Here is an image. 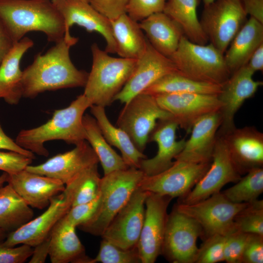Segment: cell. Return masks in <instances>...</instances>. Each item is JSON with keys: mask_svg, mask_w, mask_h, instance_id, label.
Masks as SVG:
<instances>
[{"mask_svg": "<svg viewBox=\"0 0 263 263\" xmlns=\"http://www.w3.org/2000/svg\"><path fill=\"white\" fill-rule=\"evenodd\" d=\"M247 14L263 23V0H241Z\"/></svg>", "mask_w": 263, "mask_h": 263, "instance_id": "c3c4849f", "label": "cell"}, {"mask_svg": "<svg viewBox=\"0 0 263 263\" xmlns=\"http://www.w3.org/2000/svg\"><path fill=\"white\" fill-rule=\"evenodd\" d=\"M7 183L30 207L39 209L48 207L51 200L65 188V185L57 179L25 169L8 174Z\"/></svg>", "mask_w": 263, "mask_h": 263, "instance_id": "cb8c5ba5", "label": "cell"}, {"mask_svg": "<svg viewBox=\"0 0 263 263\" xmlns=\"http://www.w3.org/2000/svg\"><path fill=\"white\" fill-rule=\"evenodd\" d=\"M7 235V233L0 228V242L3 241Z\"/></svg>", "mask_w": 263, "mask_h": 263, "instance_id": "db71d44e", "label": "cell"}, {"mask_svg": "<svg viewBox=\"0 0 263 263\" xmlns=\"http://www.w3.org/2000/svg\"><path fill=\"white\" fill-rule=\"evenodd\" d=\"M91 49L92 66L83 94L92 105L105 108L114 101L130 78L137 59L111 56L96 43Z\"/></svg>", "mask_w": 263, "mask_h": 263, "instance_id": "277c9868", "label": "cell"}, {"mask_svg": "<svg viewBox=\"0 0 263 263\" xmlns=\"http://www.w3.org/2000/svg\"><path fill=\"white\" fill-rule=\"evenodd\" d=\"M34 41L24 37L15 43L0 64V98L9 105H17L22 96V71L20 62Z\"/></svg>", "mask_w": 263, "mask_h": 263, "instance_id": "484cf974", "label": "cell"}, {"mask_svg": "<svg viewBox=\"0 0 263 263\" xmlns=\"http://www.w3.org/2000/svg\"><path fill=\"white\" fill-rule=\"evenodd\" d=\"M110 21L116 53L121 57L137 59L144 52L147 42L139 23L126 13Z\"/></svg>", "mask_w": 263, "mask_h": 263, "instance_id": "f546056e", "label": "cell"}, {"mask_svg": "<svg viewBox=\"0 0 263 263\" xmlns=\"http://www.w3.org/2000/svg\"><path fill=\"white\" fill-rule=\"evenodd\" d=\"M225 236L214 234L206 238L198 250L194 263H216L224 261Z\"/></svg>", "mask_w": 263, "mask_h": 263, "instance_id": "f35d334b", "label": "cell"}, {"mask_svg": "<svg viewBox=\"0 0 263 263\" xmlns=\"http://www.w3.org/2000/svg\"><path fill=\"white\" fill-rule=\"evenodd\" d=\"M90 108L108 143L120 151L121 157L129 168L139 169L141 161L147 158V156L137 149L124 130L111 123L105 107L93 105Z\"/></svg>", "mask_w": 263, "mask_h": 263, "instance_id": "f1b7e54d", "label": "cell"}, {"mask_svg": "<svg viewBox=\"0 0 263 263\" xmlns=\"http://www.w3.org/2000/svg\"><path fill=\"white\" fill-rule=\"evenodd\" d=\"M151 45L169 57L177 49L184 36L179 25L163 12L154 14L139 23Z\"/></svg>", "mask_w": 263, "mask_h": 263, "instance_id": "4316f807", "label": "cell"}, {"mask_svg": "<svg viewBox=\"0 0 263 263\" xmlns=\"http://www.w3.org/2000/svg\"><path fill=\"white\" fill-rule=\"evenodd\" d=\"M171 118V115L159 106L153 95L140 93L125 104L116 125L143 152L158 121Z\"/></svg>", "mask_w": 263, "mask_h": 263, "instance_id": "ba28073f", "label": "cell"}, {"mask_svg": "<svg viewBox=\"0 0 263 263\" xmlns=\"http://www.w3.org/2000/svg\"><path fill=\"white\" fill-rule=\"evenodd\" d=\"M144 176L139 169L129 168L101 178L100 200L92 218L78 226L95 236H102L118 212L127 204Z\"/></svg>", "mask_w": 263, "mask_h": 263, "instance_id": "5b68a950", "label": "cell"}, {"mask_svg": "<svg viewBox=\"0 0 263 263\" xmlns=\"http://www.w3.org/2000/svg\"><path fill=\"white\" fill-rule=\"evenodd\" d=\"M254 74L245 65L233 73L222 86L218 95L221 103L222 119L218 135H224L236 128L234 117L236 113L245 101L254 96L263 85V81L253 78Z\"/></svg>", "mask_w": 263, "mask_h": 263, "instance_id": "2e32d148", "label": "cell"}, {"mask_svg": "<svg viewBox=\"0 0 263 263\" xmlns=\"http://www.w3.org/2000/svg\"><path fill=\"white\" fill-rule=\"evenodd\" d=\"M100 200V192L93 200L72 207L64 215L66 220L76 227L88 221L95 213Z\"/></svg>", "mask_w": 263, "mask_h": 263, "instance_id": "b9f144b4", "label": "cell"}, {"mask_svg": "<svg viewBox=\"0 0 263 263\" xmlns=\"http://www.w3.org/2000/svg\"><path fill=\"white\" fill-rule=\"evenodd\" d=\"M72 197L65 189L54 197L47 209L41 215L7 235L2 241L8 246L25 244L34 247L48 237L56 223L68 211Z\"/></svg>", "mask_w": 263, "mask_h": 263, "instance_id": "e0dca14e", "label": "cell"}, {"mask_svg": "<svg viewBox=\"0 0 263 263\" xmlns=\"http://www.w3.org/2000/svg\"><path fill=\"white\" fill-rule=\"evenodd\" d=\"M129 0H88L89 3L97 11L110 20L126 13Z\"/></svg>", "mask_w": 263, "mask_h": 263, "instance_id": "bcb514c9", "label": "cell"}, {"mask_svg": "<svg viewBox=\"0 0 263 263\" xmlns=\"http://www.w3.org/2000/svg\"><path fill=\"white\" fill-rule=\"evenodd\" d=\"M50 234L42 242L34 246L30 263H45L49 256Z\"/></svg>", "mask_w": 263, "mask_h": 263, "instance_id": "681fc988", "label": "cell"}, {"mask_svg": "<svg viewBox=\"0 0 263 263\" xmlns=\"http://www.w3.org/2000/svg\"><path fill=\"white\" fill-rule=\"evenodd\" d=\"M221 89V85L194 80L176 72L162 77L141 93L152 95L185 93L218 95Z\"/></svg>", "mask_w": 263, "mask_h": 263, "instance_id": "836d02e7", "label": "cell"}, {"mask_svg": "<svg viewBox=\"0 0 263 263\" xmlns=\"http://www.w3.org/2000/svg\"><path fill=\"white\" fill-rule=\"evenodd\" d=\"M159 106L169 113L178 127L187 132L203 116L219 111L218 95L193 93H171L153 95Z\"/></svg>", "mask_w": 263, "mask_h": 263, "instance_id": "9a60e30c", "label": "cell"}, {"mask_svg": "<svg viewBox=\"0 0 263 263\" xmlns=\"http://www.w3.org/2000/svg\"><path fill=\"white\" fill-rule=\"evenodd\" d=\"M222 136L217 135L210 167L192 189L178 203L190 204L205 200L220 192L229 183H236L241 178Z\"/></svg>", "mask_w": 263, "mask_h": 263, "instance_id": "7c38bea8", "label": "cell"}, {"mask_svg": "<svg viewBox=\"0 0 263 263\" xmlns=\"http://www.w3.org/2000/svg\"><path fill=\"white\" fill-rule=\"evenodd\" d=\"M0 19L14 43L31 31L43 33L55 43L65 34L63 19L51 0H0Z\"/></svg>", "mask_w": 263, "mask_h": 263, "instance_id": "7a4b0ae2", "label": "cell"}, {"mask_svg": "<svg viewBox=\"0 0 263 263\" xmlns=\"http://www.w3.org/2000/svg\"><path fill=\"white\" fill-rule=\"evenodd\" d=\"M8 177V174L5 172H3L0 175V188L2 187L5 183H7Z\"/></svg>", "mask_w": 263, "mask_h": 263, "instance_id": "f5cc1de1", "label": "cell"}, {"mask_svg": "<svg viewBox=\"0 0 263 263\" xmlns=\"http://www.w3.org/2000/svg\"><path fill=\"white\" fill-rule=\"evenodd\" d=\"M168 0H129L126 13L133 20L139 22L149 16L162 12Z\"/></svg>", "mask_w": 263, "mask_h": 263, "instance_id": "ab89813d", "label": "cell"}, {"mask_svg": "<svg viewBox=\"0 0 263 263\" xmlns=\"http://www.w3.org/2000/svg\"><path fill=\"white\" fill-rule=\"evenodd\" d=\"M100 180L96 164L80 172L65 185L72 197V207L94 199L100 192Z\"/></svg>", "mask_w": 263, "mask_h": 263, "instance_id": "e575fe53", "label": "cell"}, {"mask_svg": "<svg viewBox=\"0 0 263 263\" xmlns=\"http://www.w3.org/2000/svg\"><path fill=\"white\" fill-rule=\"evenodd\" d=\"M263 43V23L249 18L233 38L224 55L231 74L247 64L256 49Z\"/></svg>", "mask_w": 263, "mask_h": 263, "instance_id": "83f0119b", "label": "cell"}, {"mask_svg": "<svg viewBox=\"0 0 263 263\" xmlns=\"http://www.w3.org/2000/svg\"><path fill=\"white\" fill-rule=\"evenodd\" d=\"M83 124L86 134V141L96 154L103 169L104 175L129 168L122 157L107 141L94 117L88 114L84 115Z\"/></svg>", "mask_w": 263, "mask_h": 263, "instance_id": "d6a6232c", "label": "cell"}, {"mask_svg": "<svg viewBox=\"0 0 263 263\" xmlns=\"http://www.w3.org/2000/svg\"><path fill=\"white\" fill-rule=\"evenodd\" d=\"M210 163H192L175 160L166 170L152 176H145L139 184L142 189L173 198L183 197L204 175Z\"/></svg>", "mask_w": 263, "mask_h": 263, "instance_id": "8fae6325", "label": "cell"}, {"mask_svg": "<svg viewBox=\"0 0 263 263\" xmlns=\"http://www.w3.org/2000/svg\"><path fill=\"white\" fill-rule=\"evenodd\" d=\"M199 3L200 0H168L163 12L179 25L188 40L206 44L208 40L197 14Z\"/></svg>", "mask_w": 263, "mask_h": 263, "instance_id": "4dcf8cb0", "label": "cell"}, {"mask_svg": "<svg viewBox=\"0 0 263 263\" xmlns=\"http://www.w3.org/2000/svg\"><path fill=\"white\" fill-rule=\"evenodd\" d=\"M62 16L65 34L74 24L84 28L88 32H96L106 42L105 51L116 53L115 41L110 20L94 9L88 2L82 0H51Z\"/></svg>", "mask_w": 263, "mask_h": 263, "instance_id": "d6986e66", "label": "cell"}, {"mask_svg": "<svg viewBox=\"0 0 263 263\" xmlns=\"http://www.w3.org/2000/svg\"><path fill=\"white\" fill-rule=\"evenodd\" d=\"M0 150L15 151L29 157L33 159L35 158L34 153L20 147L15 141L5 133L1 126L0 123Z\"/></svg>", "mask_w": 263, "mask_h": 263, "instance_id": "7dc6e473", "label": "cell"}, {"mask_svg": "<svg viewBox=\"0 0 263 263\" xmlns=\"http://www.w3.org/2000/svg\"><path fill=\"white\" fill-rule=\"evenodd\" d=\"M139 186L130 199L111 222L101 236L124 249L137 246L145 212V201L148 194Z\"/></svg>", "mask_w": 263, "mask_h": 263, "instance_id": "5bb4252c", "label": "cell"}, {"mask_svg": "<svg viewBox=\"0 0 263 263\" xmlns=\"http://www.w3.org/2000/svg\"><path fill=\"white\" fill-rule=\"evenodd\" d=\"M247 204L232 202L219 192L197 203H178L175 207L196 220L207 238L214 234L226 236L237 230L234 218Z\"/></svg>", "mask_w": 263, "mask_h": 263, "instance_id": "9c48e42d", "label": "cell"}, {"mask_svg": "<svg viewBox=\"0 0 263 263\" xmlns=\"http://www.w3.org/2000/svg\"><path fill=\"white\" fill-rule=\"evenodd\" d=\"M20 245L8 246L0 242V263H23L31 257L33 247L25 244Z\"/></svg>", "mask_w": 263, "mask_h": 263, "instance_id": "ee69618b", "label": "cell"}, {"mask_svg": "<svg viewBox=\"0 0 263 263\" xmlns=\"http://www.w3.org/2000/svg\"><path fill=\"white\" fill-rule=\"evenodd\" d=\"M15 43L0 19V64Z\"/></svg>", "mask_w": 263, "mask_h": 263, "instance_id": "f907efd6", "label": "cell"}, {"mask_svg": "<svg viewBox=\"0 0 263 263\" xmlns=\"http://www.w3.org/2000/svg\"><path fill=\"white\" fill-rule=\"evenodd\" d=\"M92 105L83 94H80L67 107L55 110L46 123L36 128L20 131L15 142L34 153L47 157L49 152L44 145L47 141L61 140L76 145L86 140L83 117L85 111Z\"/></svg>", "mask_w": 263, "mask_h": 263, "instance_id": "3957f363", "label": "cell"}, {"mask_svg": "<svg viewBox=\"0 0 263 263\" xmlns=\"http://www.w3.org/2000/svg\"><path fill=\"white\" fill-rule=\"evenodd\" d=\"M248 233L236 230L225 236L224 261L228 263H241Z\"/></svg>", "mask_w": 263, "mask_h": 263, "instance_id": "60d3db41", "label": "cell"}, {"mask_svg": "<svg viewBox=\"0 0 263 263\" xmlns=\"http://www.w3.org/2000/svg\"><path fill=\"white\" fill-rule=\"evenodd\" d=\"M34 213L30 207L7 184L0 188V228L13 232L31 220Z\"/></svg>", "mask_w": 263, "mask_h": 263, "instance_id": "1f68e13d", "label": "cell"}, {"mask_svg": "<svg viewBox=\"0 0 263 263\" xmlns=\"http://www.w3.org/2000/svg\"><path fill=\"white\" fill-rule=\"evenodd\" d=\"M141 263L137 246L124 249L102 239L96 256L91 263Z\"/></svg>", "mask_w": 263, "mask_h": 263, "instance_id": "74e56055", "label": "cell"}, {"mask_svg": "<svg viewBox=\"0 0 263 263\" xmlns=\"http://www.w3.org/2000/svg\"><path fill=\"white\" fill-rule=\"evenodd\" d=\"M75 228L64 216L54 226L50 233L49 251L52 263H91L92 258L86 255Z\"/></svg>", "mask_w": 263, "mask_h": 263, "instance_id": "d4e9b609", "label": "cell"}, {"mask_svg": "<svg viewBox=\"0 0 263 263\" xmlns=\"http://www.w3.org/2000/svg\"><path fill=\"white\" fill-rule=\"evenodd\" d=\"M82 0L86 1L88 2V0Z\"/></svg>", "mask_w": 263, "mask_h": 263, "instance_id": "9f6ffc18", "label": "cell"}, {"mask_svg": "<svg viewBox=\"0 0 263 263\" xmlns=\"http://www.w3.org/2000/svg\"><path fill=\"white\" fill-rule=\"evenodd\" d=\"M246 65L254 73L257 71H263V43L254 52Z\"/></svg>", "mask_w": 263, "mask_h": 263, "instance_id": "816d5d0a", "label": "cell"}, {"mask_svg": "<svg viewBox=\"0 0 263 263\" xmlns=\"http://www.w3.org/2000/svg\"><path fill=\"white\" fill-rule=\"evenodd\" d=\"M263 263V235L248 233L241 263Z\"/></svg>", "mask_w": 263, "mask_h": 263, "instance_id": "f6af8a7d", "label": "cell"}, {"mask_svg": "<svg viewBox=\"0 0 263 263\" xmlns=\"http://www.w3.org/2000/svg\"><path fill=\"white\" fill-rule=\"evenodd\" d=\"M78 38L71 34L50 48L44 54H38L33 62L22 71V96L34 98L46 91L84 87L89 73L77 69L70 56L71 47Z\"/></svg>", "mask_w": 263, "mask_h": 263, "instance_id": "6da1fadb", "label": "cell"}, {"mask_svg": "<svg viewBox=\"0 0 263 263\" xmlns=\"http://www.w3.org/2000/svg\"><path fill=\"white\" fill-rule=\"evenodd\" d=\"M33 159L12 151H0V170L9 174H14L25 169Z\"/></svg>", "mask_w": 263, "mask_h": 263, "instance_id": "7bdbcfd3", "label": "cell"}, {"mask_svg": "<svg viewBox=\"0 0 263 263\" xmlns=\"http://www.w3.org/2000/svg\"><path fill=\"white\" fill-rule=\"evenodd\" d=\"M176 72L171 60L157 51L147 39L146 48L137 59L132 75L114 101L126 104L162 77Z\"/></svg>", "mask_w": 263, "mask_h": 263, "instance_id": "ac0fdd59", "label": "cell"}, {"mask_svg": "<svg viewBox=\"0 0 263 263\" xmlns=\"http://www.w3.org/2000/svg\"><path fill=\"white\" fill-rule=\"evenodd\" d=\"M214 0H203V2L204 3V5H207L212 2Z\"/></svg>", "mask_w": 263, "mask_h": 263, "instance_id": "11a10c76", "label": "cell"}, {"mask_svg": "<svg viewBox=\"0 0 263 263\" xmlns=\"http://www.w3.org/2000/svg\"><path fill=\"white\" fill-rule=\"evenodd\" d=\"M177 123L172 119L158 120L150 134L149 142L156 143V154L150 159H142L139 169L145 176H152L170 167L176 156L185 147L186 140H177Z\"/></svg>", "mask_w": 263, "mask_h": 263, "instance_id": "7402d4cb", "label": "cell"}, {"mask_svg": "<svg viewBox=\"0 0 263 263\" xmlns=\"http://www.w3.org/2000/svg\"><path fill=\"white\" fill-rule=\"evenodd\" d=\"M203 234L196 221L175 207L168 215L161 253L172 263H194L198 250L197 240Z\"/></svg>", "mask_w": 263, "mask_h": 263, "instance_id": "30bf717a", "label": "cell"}, {"mask_svg": "<svg viewBox=\"0 0 263 263\" xmlns=\"http://www.w3.org/2000/svg\"><path fill=\"white\" fill-rule=\"evenodd\" d=\"M223 194L230 201L236 203H250L258 199L263 192V168H255L241 177Z\"/></svg>", "mask_w": 263, "mask_h": 263, "instance_id": "d590c367", "label": "cell"}, {"mask_svg": "<svg viewBox=\"0 0 263 263\" xmlns=\"http://www.w3.org/2000/svg\"><path fill=\"white\" fill-rule=\"evenodd\" d=\"M247 16L241 0H215L204 5L200 22L210 43L224 54Z\"/></svg>", "mask_w": 263, "mask_h": 263, "instance_id": "52a82bcc", "label": "cell"}, {"mask_svg": "<svg viewBox=\"0 0 263 263\" xmlns=\"http://www.w3.org/2000/svg\"><path fill=\"white\" fill-rule=\"evenodd\" d=\"M73 150L57 154L37 166H27L25 169L57 179L65 185L78 174L98 164L99 160L90 144L84 140Z\"/></svg>", "mask_w": 263, "mask_h": 263, "instance_id": "ffe728a7", "label": "cell"}, {"mask_svg": "<svg viewBox=\"0 0 263 263\" xmlns=\"http://www.w3.org/2000/svg\"><path fill=\"white\" fill-rule=\"evenodd\" d=\"M219 111L206 114L193 125L191 135L175 160L192 163L211 162L217 133L221 124Z\"/></svg>", "mask_w": 263, "mask_h": 263, "instance_id": "603a6c76", "label": "cell"}, {"mask_svg": "<svg viewBox=\"0 0 263 263\" xmlns=\"http://www.w3.org/2000/svg\"><path fill=\"white\" fill-rule=\"evenodd\" d=\"M237 230L246 233L263 235V201L248 203L234 219Z\"/></svg>", "mask_w": 263, "mask_h": 263, "instance_id": "8d00e7d4", "label": "cell"}, {"mask_svg": "<svg viewBox=\"0 0 263 263\" xmlns=\"http://www.w3.org/2000/svg\"><path fill=\"white\" fill-rule=\"evenodd\" d=\"M219 136L223 137L241 175L255 168L263 167V133L257 128L253 126L236 127L227 133Z\"/></svg>", "mask_w": 263, "mask_h": 263, "instance_id": "44dd1931", "label": "cell"}, {"mask_svg": "<svg viewBox=\"0 0 263 263\" xmlns=\"http://www.w3.org/2000/svg\"><path fill=\"white\" fill-rule=\"evenodd\" d=\"M172 199L148 192L144 222L137 245L141 263H153L162 253L168 217L167 209Z\"/></svg>", "mask_w": 263, "mask_h": 263, "instance_id": "4fadbf2b", "label": "cell"}, {"mask_svg": "<svg viewBox=\"0 0 263 263\" xmlns=\"http://www.w3.org/2000/svg\"><path fill=\"white\" fill-rule=\"evenodd\" d=\"M224 55L211 43L197 44L183 36L169 58L183 75L222 86L231 75Z\"/></svg>", "mask_w": 263, "mask_h": 263, "instance_id": "8992f818", "label": "cell"}]
</instances>
